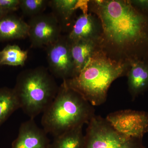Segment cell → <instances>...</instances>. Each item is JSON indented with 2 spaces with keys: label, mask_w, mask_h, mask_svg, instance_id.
Listing matches in <instances>:
<instances>
[{
  "label": "cell",
  "mask_w": 148,
  "mask_h": 148,
  "mask_svg": "<svg viewBox=\"0 0 148 148\" xmlns=\"http://www.w3.org/2000/svg\"><path fill=\"white\" fill-rule=\"evenodd\" d=\"M103 33L102 24L98 16L85 11L75 19L67 37L70 42L90 40L98 45Z\"/></svg>",
  "instance_id": "cell-9"
},
{
  "label": "cell",
  "mask_w": 148,
  "mask_h": 148,
  "mask_svg": "<svg viewBox=\"0 0 148 148\" xmlns=\"http://www.w3.org/2000/svg\"><path fill=\"white\" fill-rule=\"evenodd\" d=\"M9 12H8L2 10L0 9V18L2 17V16L8 14Z\"/></svg>",
  "instance_id": "cell-21"
},
{
  "label": "cell",
  "mask_w": 148,
  "mask_h": 148,
  "mask_svg": "<svg viewBox=\"0 0 148 148\" xmlns=\"http://www.w3.org/2000/svg\"><path fill=\"white\" fill-rule=\"evenodd\" d=\"M130 66L112 60L99 47L79 73L63 81L93 107L101 106L107 100L111 84L117 79L126 76Z\"/></svg>",
  "instance_id": "cell-2"
},
{
  "label": "cell",
  "mask_w": 148,
  "mask_h": 148,
  "mask_svg": "<svg viewBox=\"0 0 148 148\" xmlns=\"http://www.w3.org/2000/svg\"><path fill=\"white\" fill-rule=\"evenodd\" d=\"M87 10L98 16L103 33L100 49L112 60L130 64L148 61V13L129 0L88 1Z\"/></svg>",
  "instance_id": "cell-1"
},
{
  "label": "cell",
  "mask_w": 148,
  "mask_h": 148,
  "mask_svg": "<svg viewBox=\"0 0 148 148\" xmlns=\"http://www.w3.org/2000/svg\"><path fill=\"white\" fill-rule=\"evenodd\" d=\"M42 114V128L53 138L88 124L95 115L93 106L64 81L54 100Z\"/></svg>",
  "instance_id": "cell-3"
},
{
  "label": "cell",
  "mask_w": 148,
  "mask_h": 148,
  "mask_svg": "<svg viewBox=\"0 0 148 148\" xmlns=\"http://www.w3.org/2000/svg\"><path fill=\"white\" fill-rule=\"evenodd\" d=\"M134 7L138 10L148 13V0H129Z\"/></svg>",
  "instance_id": "cell-20"
},
{
  "label": "cell",
  "mask_w": 148,
  "mask_h": 148,
  "mask_svg": "<svg viewBox=\"0 0 148 148\" xmlns=\"http://www.w3.org/2000/svg\"><path fill=\"white\" fill-rule=\"evenodd\" d=\"M143 140L122 135L106 118L95 115L88 124L83 148H147Z\"/></svg>",
  "instance_id": "cell-5"
},
{
  "label": "cell",
  "mask_w": 148,
  "mask_h": 148,
  "mask_svg": "<svg viewBox=\"0 0 148 148\" xmlns=\"http://www.w3.org/2000/svg\"><path fill=\"white\" fill-rule=\"evenodd\" d=\"M27 23L32 47H46L61 37V24L53 13H42L31 17Z\"/></svg>",
  "instance_id": "cell-8"
},
{
  "label": "cell",
  "mask_w": 148,
  "mask_h": 148,
  "mask_svg": "<svg viewBox=\"0 0 148 148\" xmlns=\"http://www.w3.org/2000/svg\"><path fill=\"white\" fill-rule=\"evenodd\" d=\"M20 105L13 88H0V126L18 109Z\"/></svg>",
  "instance_id": "cell-16"
},
{
  "label": "cell",
  "mask_w": 148,
  "mask_h": 148,
  "mask_svg": "<svg viewBox=\"0 0 148 148\" xmlns=\"http://www.w3.org/2000/svg\"><path fill=\"white\" fill-rule=\"evenodd\" d=\"M20 0H0V9L10 12L19 8Z\"/></svg>",
  "instance_id": "cell-19"
},
{
  "label": "cell",
  "mask_w": 148,
  "mask_h": 148,
  "mask_svg": "<svg viewBox=\"0 0 148 148\" xmlns=\"http://www.w3.org/2000/svg\"><path fill=\"white\" fill-rule=\"evenodd\" d=\"M47 134L38 126L34 119H30L20 125L18 136L12 142L11 148H51Z\"/></svg>",
  "instance_id": "cell-10"
},
{
  "label": "cell",
  "mask_w": 148,
  "mask_h": 148,
  "mask_svg": "<svg viewBox=\"0 0 148 148\" xmlns=\"http://www.w3.org/2000/svg\"><path fill=\"white\" fill-rule=\"evenodd\" d=\"M128 90L132 101L148 88V61L132 62L127 75Z\"/></svg>",
  "instance_id": "cell-11"
},
{
  "label": "cell",
  "mask_w": 148,
  "mask_h": 148,
  "mask_svg": "<svg viewBox=\"0 0 148 148\" xmlns=\"http://www.w3.org/2000/svg\"><path fill=\"white\" fill-rule=\"evenodd\" d=\"M59 87L48 70L40 66L18 74L13 90L20 109L30 119H34L50 106Z\"/></svg>",
  "instance_id": "cell-4"
},
{
  "label": "cell",
  "mask_w": 148,
  "mask_h": 148,
  "mask_svg": "<svg viewBox=\"0 0 148 148\" xmlns=\"http://www.w3.org/2000/svg\"><path fill=\"white\" fill-rule=\"evenodd\" d=\"M29 30L28 23L18 16L8 14L0 18V41L27 38Z\"/></svg>",
  "instance_id": "cell-13"
},
{
  "label": "cell",
  "mask_w": 148,
  "mask_h": 148,
  "mask_svg": "<svg viewBox=\"0 0 148 148\" xmlns=\"http://www.w3.org/2000/svg\"><path fill=\"white\" fill-rule=\"evenodd\" d=\"M46 50L49 69L53 77L63 81L75 76L70 42L67 36H61L57 40L46 47Z\"/></svg>",
  "instance_id": "cell-7"
},
{
  "label": "cell",
  "mask_w": 148,
  "mask_h": 148,
  "mask_svg": "<svg viewBox=\"0 0 148 148\" xmlns=\"http://www.w3.org/2000/svg\"><path fill=\"white\" fill-rule=\"evenodd\" d=\"M49 2L47 0H20L19 8L23 14L31 18L42 14Z\"/></svg>",
  "instance_id": "cell-18"
},
{
  "label": "cell",
  "mask_w": 148,
  "mask_h": 148,
  "mask_svg": "<svg viewBox=\"0 0 148 148\" xmlns=\"http://www.w3.org/2000/svg\"><path fill=\"white\" fill-rule=\"evenodd\" d=\"M106 119L116 131L128 138L143 139L148 132V112L146 111H115L109 114Z\"/></svg>",
  "instance_id": "cell-6"
},
{
  "label": "cell",
  "mask_w": 148,
  "mask_h": 148,
  "mask_svg": "<svg viewBox=\"0 0 148 148\" xmlns=\"http://www.w3.org/2000/svg\"><path fill=\"white\" fill-rule=\"evenodd\" d=\"M88 1L79 0H52L50 5L54 16L61 24L63 29H71L75 19L74 14L79 8H87Z\"/></svg>",
  "instance_id": "cell-12"
},
{
  "label": "cell",
  "mask_w": 148,
  "mask_h": 148,
  "mask_svg": "<svg viewBox=\"0 0 148 148\" xmlns=\"http://www.w3.org/2000/svg\"><path fill=\"white\" fill-rule=\"evenodd\" d=\"M69 42L76 76L84 69L99 46L97 43L90 40Z\"/></svg>",
  "instance_id": "cell-14"
},
{
  "label": "cell",
  "mask_w": 148,
  "mask_h": 148,
  "mask_svg": "<svg viewBox=\"0 0 148 148\" xmlns=\"http://www.w3.org/2000/svg\"><path fill=\"white\" fill-rule=\"evenodd\" d=\"M28 51L16 45H8L0 51V65L24 66L28 58Z\"/></svg>",
  "instance_id": "cell-17"
},
{
  "label": "cell",
  "mask_w": 148,
  "mask_h": 148,
  "mask_svg": "<svg viewBox=\"0 0 148 148\" xmlns=\"http://www.w3.org/2000/svg\"><path fill=\"white\" fill-rule=\"evenodd\" d=\"M83 126H79L54 137L51 148H83L84 135Z\"/></svg>",
  "instance_id": "cell-15"
}]
</instances>
